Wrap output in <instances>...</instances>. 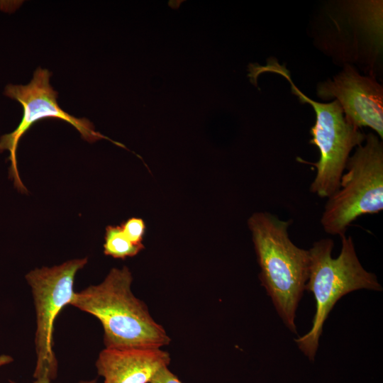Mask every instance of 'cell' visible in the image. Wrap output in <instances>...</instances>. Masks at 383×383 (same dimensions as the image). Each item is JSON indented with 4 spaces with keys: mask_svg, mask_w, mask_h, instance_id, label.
I'll return each instance as SVG.
<instances>
[{
    "mask_svg": "<svg viewBox=\"0 0 383 383\" xmlns=\"http://www.w3.org/2000/svg\"><path fill=\"white\" fill-rule=\"evenodd\" d=\"M170 360V353L157 348H105L95 365L103 383H149Z\"/></svg>",
    "mask_w": 383,
    "mask_h": 383,
    "instance_id": "obj_10",
    "label": "cell"
},
{
    "mask_svg": "<svg viewBox=\"0 0 383 383\" xmlns=\"http://www.w3.org/2000/svg\"><path fill=\"white\" fill-rule=\"evenodd\" d=\"M338 190L325 205L321 218L324 231L340 237L359 217L383 209V143L373 133L349 157Z\"/></svg>",
    "mask_w": 383,
    "mask_h": 383,
    "instance_id": "obj_6",
    "label": "cell"
},
{
    "mask_svg": "<svg viewBox=\"0 0 383 383\" xmlns=\"http://www.w3.org/2000/svg\"><path fill=\"white\" fill-rule=\"evenodd\" d=\"M87 262V257L70 260L51 267L35 268L26 275L36 313L35 379L48 378L52 381L57 376V360L53 350L55 321L62 308L70 305L75 293V275Z\"/></svg>",
    "mask_w": 383,
    "mask_h": 383,
    "instance_id": "obj_7",
    "label": "cell"
},
{
    "mask_svg": "<svg viewBox=\"0 0 383 383\" xmlns=\"http://www.w3.org/2000/svg\"><path fill=\"white\" fill-rule=\"evenodd\" d=\"M104 252L114 258L125 259L136 255L144 245L131 241L124 234L121 226H108L104 237Z\"/></svg>",
    "mask_w": 383,
    "mask_h": 383,
    "instance_id": "obj_11",
    "label": "cell"
},
{
    "mask_svg": "<svg viewBox=\"0 0 383 383\" xmlns=\"http://www.w3.org/2000/svg\"><path fill=\"white\" fill-rule=\"evenodd\" d=\"M13 361L11 356L8 355H0V367L8 365Z\"/></svg>",
    "mask_w": 383,
    "mask_h": 383,
    "instance_id": "obj_15",
    "label": "cell"
},
{
    "mask_svg": "<svg viewBox=\"0 0 383 383\" xmlns=\"http://www.w3.org/2000/svg\"><path fill=\"white\" fill-rule=\"evenodd\" d=\"M129 269L113 268L104 281L75 292L70 304L95 316L104 330L105 348H157L170 344L165 328L131 291Z\"/></svg>",
    "mask_w": 383,
    "mask_h": 383,
    "instance_id": "obj_2",
    "label": "cell"
},
{
    "mask_svg": "<svg viewBox=\"0 0 383 383\" xmlns=\"http://www.w3.org/2000/svg\"><path fill=\"white\" fill-rule=\"evenodd\" d=\"M149 383H183L176 374L172 372L168 367L160 369L152 378Z\"/></svg>",
    "mask_w": 383,
    "mask_h": 383,
    "instance_id": "obj_13",
    "label": "cell"
},
{
    "mask_svg": "<svg viewBox=\"0 0 383 383\" xmlns=\"http://www.w3.org/2000/svg\"><path fill=\"white\" fill-rule=\"evenodd\" d=\"M340 238L341 250L336 258L332 257L334 243L331 238L316 241L309 250V272L305 290L313 293L316 309L311 330L294 341L311 361L318 350L325 321L342 296L362 289L382 290L377 276L361 265L353 238L345 235Z\"/></svg>",
    "mask_w": 383,
    "mask_h": 383,
    "instance_id": "obj_4",
    "label": "cell"
},
{
    "mask_svg": "<svg viewBox=\"0 0 383 383\" xmlns=\"http://www.w3.org/2000/svg\"><path fill=\"white\" fill-rule=\"evenodd\" d=\"M52 73L38 67L34 72L31 81L26 85L8 84L4 94L17 101L23 107V116L16 128L11 133L0 138V152H9V160L11 163L9 177L13 181L14 187L21 192H27L18 170L16 150L21 137L40 120L57 118L72 125L81 134L82 138L94 143L100 139H107L118 146L126 147L94 130V125L86 118H77L60 108L57 103V91L50 84Z\"/></svg>",
    "mask_w": 383,
    "mask_h": 383,
    "instance_id": "obj_8",
    "label": "cell"
},
{
    "mask_svg": "<svg viewBox=\"0 0 383 383\" xmlns=\"http://www.w3.org/2000/svg\"><path fill=\"white\" fill-rule=\"evenodd\" d=\"M316 95L323 100H337L346 121L353 126L370 127L383 138V87L377 78L362 75L355 67L345 65L332 79L320 82Z\"/></svg>",
    "mask_w": 383,
    "mask_h": 383,
    "instance_id": "obj_9",
    "label": "cell"
},
{
    "mask_svg": "<svg viewBox=\"0 0 383 383\" xmlns=\"http://www.w3.org/2000/svg\"><path fill=\"white\" fill-rule=\"evenodd\" d=\"M121 227L124 234L133 243L142 245L143 238L145 232V224L143 219L131 218L123 222Z\"/></svg>",
    "mask_w": 383,
    "mask_h": 383,
    "instance_id": "obj_12",
    "label": "cell"
},
{
    "mask_svg": "<svg viewBox=\"0 0 383 383\" xmlns=\"http://www.w3.org/2000/svg\"><path fill=\"white\" fill-rule=\"evenodd\" d=\"M11 383H16L13 381L10 380ZM33 383H52L51 380L48 378H39L36 379ZM77 383H98L96 379L80 381Z\"/></svg>",
    "mask_w": 383,
    "mask_h": 383,
    "instance_id": "obj_14",
    "label": "cell"
},
{
    "mask_svg": "<svg viewBox=\"0 0 383 383\" xmlns=\"http://www.w3.org/2000/svg\"><path fill=\"white\" fill-rule=\"evenodd\" d=\"M260 70L262 73L273 72L282 76L300 101L313 108L316 121L310 129L309 143L318 148L320 156L317 162L311 163L316 173L310 192L320 198H329L339 187L350 152L364 143L366 135L346 121L337 100L318 102L302 93L293 83L289 70L276 59H267V65H262Z\"/></svg>",
    "mask_w": 383,
    "mask_h": 383,
    "instance_id": "obj_5",
    "label": "cell"
},
{
    "mask_svg": "<svg viewBox=\"0 0 383 383\" xmlns=\"http://www.w3.org/2000/svg\"><path fill=\"white\" fill-rule=\"evenodd\" d=\"M292 220L283 221L269 212H255L248 220L259 279L286 326L296 333V311L309 277V250L290 239Z\"/></svg>",
    "mask_w": 383,
    "mask_h": 383,
    "instance_id": "obj_3",
    "label": "cell"
},
{
    "mask_svg": "<svg viewBox=\"0 0 383 383\" xmlns=\"http://www.w3.org/2000/svg\"><path fill=\"white\" fill-rule=\"evenodd\" d=\"M314 45L334 63L357 66L377 78L382 70V0H335L324 3L312 20Z\"/></svg>",
    "mask_w": 383,
    "mask_h": 383,
    "instance_id": "obj_1",
    "label": "cell"
}]
</instances>
